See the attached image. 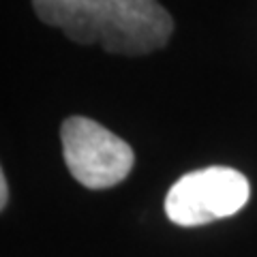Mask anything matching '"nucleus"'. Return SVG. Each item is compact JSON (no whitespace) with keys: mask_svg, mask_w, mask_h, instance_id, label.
Here are the masks:
<instances>
[{"mask_svg":"<svg viewBox=\"0 0 257 257\" xmlns=\"http://www.w3.org/2000/svg\"><path fill=\"white\" fill-rule=\"evenodd\" d=\"M37 18L79 45L142 56L165 47L174 20L159 0H32Z\"/></svg>","mask_w":257,"mask_h":257,"instance_id":"nucleus-1","label":"nucleus"},{"mask_svg":"<svg viewBox=\"0 0 257 257\" xmlns=\"http://www.w3.org/2000/svg\"><path fill=\"white\" fill-rule=\"evenodd\" d=\"M60 140L71 176L88 189L116 187L133 170V148L109 128L86 116L64 120Z\"/></svg>","mask_w":257,"mask_h":257,"instance_id":"nucleus-2","label":"nucleus"},{"mask_svg":"<svg viewBox=\"0 0 257 257\" xmlns=\"http://www.w3.org/2000/svg\"><path fill=\"white\" fill-rule=\"evenodd\" d=\"M251 195L244 174L231 167H206L174 182L165 197V214L182 227H195L242 210Z\"/></svg>","mask_w":257,"mask_h":257,"instance_id":"nucleus-3","label":"nucleus"},{"mask_svg":"<svg viewBox=\"0 0 257 257\" xmlns=\"http://www.w3.org/2000/svg\"><path fill=\"white\" fill-rule=\"evenodd\" d=\"M9 202V187H7V178L3 174V167H0V210Z\"/></svg>","mask_w":257,"mask_h":257,"instance_id":"nucleus-4","label":"nucleus"}]
</instances>
